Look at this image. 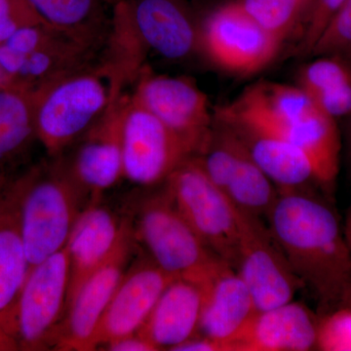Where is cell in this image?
Wrapping results in <instances>:
<instances>
[{
  "label": "cell",
  "instance_id": "7402d4cb",
  "mask_svg": "<svg viewBox=\"0 0 351 351\" xmlns=\"http://www.w3.org/2000/svg\"><path fill=\"white\" fill-rule=\"evenodd\" d=\"M250 126L282 138L304 152L313 163L325 195L329 197L334 193L341 154V138L336 119L317 108L308 117L297 121Z\"/></svg>",
  "mask_w": 351,
  "mask_h": 351
},
{
  "label": "cell",
  "instance_id": "ab89813d",
  "mask_svg": "<svg viewBox=\"0 0 351 351\" xmlns=\"http://www.w3.org/2000/svg\"><path fill=\"white\" fill-rule=\"evenodd\" d=\"M106 1L108 2V4H115L117 3V2H119L120 1V0H106Z\"/></svg>",
  "mask_w": 351,
  "mask_h": 351
},
{
  "label": "cell",
  "instance_id": "3957f363",
  "mask_svg": "<svg viewBox=\"0 0 351 351\" xmlns=\"http://www.w3.org/2000/svg\"><path fill=\"white\" fill-rule=\"evenodd\" d=\"M31 269L66 246L83 209V191L64 161L39 166L14 182Z\"/></svg>",
  "mask_w": 351,
  "mask_h": 351
},
{
  "label": "cell",
  "instance_id": "5b68a950",
  "mask_svg": "<svg viewBox=\"0 0 351 351\" xmlns=\"http://www.w3.org/2000/svg\"><path fill=\"white\" fill-rule=\"evenodd\" d=\"M163 189L196 234L217 257L237 270L239 209L191 156L163 182Z\"/></svg>",
  "mask_w": 351,
  "mask_h": 351
},
{
  "label": "cell",
  "instance_id": "484cf974",
  "mask_svg": "<svg viewBox=\"0 0 351 351\" xmlns=\"http://www.w3.org/2000/svg\"><path fill=\"white\" fill-rule=\"evenodd\" d=\"M247 15L281 43L304 14L302 0H237Z\"/></svg>",
  "mask_w": 351,
  "mask_h": 351
},
{
  "label": "cell",
  "instance_id": "9c48e42d",
  "mask_svg": "<svg viewBox=\"0 0 351 351\" xmlns=\"http://www.w3.org/2000/svg\"><path fill=\"white\" fill-rule=\"evenodd\" d=\"M191 156L174 132L127 95L122 125L123 179L145 188L163 184Z\"/></svg>",
  "mask_w": 351,
  "mask_h": 351
},
{
  "label": "cell",
  "instance_id": "e0dca14e",
  "mask_svg": "<svg viewBox=\"0 0 351 351\" xmlns=\"http://www.w3.org/2000/svg\"><path fill=\"white\" fill-rule=\"evenodd\" d=\"M214 117L237 134L253 160L274 182L278 193L317 191L318 189L325 195L311 159L294 145L243 122L216 115Z\"/></svg>",
  "mask_w": 351,
  "mask_h": 351
},
{
  "label": "cell",
  "instance_id": "8fae6325",
  "mask_svg": "<svg viewBox=\"0 0 351 351\" xmlns=\"http://www.w3.org/2000/svg\"><path fill=\"white\" fill-rule=\"evenodd\" d=\"M237 271L250 290L257 311L293 301L302 284L263 219L239 210Z\"/></svg>",
  "mask_w": 351,
  "mask_h": 351
},
{
  "label": "cell",
  "instance_id": "1f68e13d",
  "mask_svg": "<svg viewBox=\"0 0 351 351\" xmlns=\"http://www.w3.org/2000/svg\"><path fill=\"white\" fill-rule=\"evenodd\" d=\"M311 99L321 112L336 119L351 113V83L323 92Z\"/></svg>",
  "mask_w": 351,
  "mask_h": 351
},
{
  "label": "cell",
  "instance_id": "4fadbf2b",
  "mask_svg": "<svg viewBox=\"0 0 351 351\" xmlns=\"http://www.w3.org/2000/svg\"><path fill=\"white\" fill-rule=\"evenodd\" d=\"M127 95L124 89L115 93L107 110L75 143V154L66 162L76 182L92 197L123 179L122 125Z\"/></svg>",
  "mask_w": 351,
  "mask_h": 351
},
{
  "label": "cell",
  "instance_id": "f1b7e54d",
  "mask_svg": "<svg viewBox=\"0 0 351 351\" xmlns=\"http://www.w3.org/2000/svg\"><path fill=\"white\" fill-rule=\"evenodd\" d=\"M351 52V0H346L343 6L327 25L316 41L309 56L324 55L346 56Z\"/></svg>",
  "mask_w": 351,
  "mask_h": 351
},
{
  "label": "cell",
  "instance_id": "cb8c5ba5",
  "mask_svg": "<svg viewBox=\"0 0 351 351\" xmlns=\"http://www.w3.org/2000/svg\"><path fill=\"white\" fill-rule=\"evenodd\" d=\"M51 27L92 49L108 40L112 19H107L106 0H29Z\"/></svg>",
  "mask_w": 351,
  "mask_h": 351
},
{
  "label": "cell",
  "instance_id": "f35d334b",
  "mask_svg": "<svg viewBox=\"0 0 351 351\" xmlns=\"http://www.w3.org/2000/svg\"><path fill=\"white\" fill-rule=\"evenodd\" d=\"M311 1L313 0H302V5H304V13L307 12V10H308L309 6H311Z\"/></svg>",
  "mask_w": 351,
  "mask_h": 351
},
{
  "label": "cell",
  "instance_id": "2e32d148",
  "mask_svg": "<svg viewBox=\"0 0 351 351\" xmlns=\"http://www.w3.org/2000/svg\"><path fill=\"white\" fill-rule=\"evenodd\" d=\"M203 288L198 335L225 343L237 351L235 343L257 313L255 302L243 279L223 263L201 284Z\"/></svg>",
  "mask_w": 351,
  "mask_h": 351
},
{
  "label": "cell",
  "instance_id": "d590c367",
  "mask_svg": "<svg viewBox=\"0 0 351 351\" xmlns=\"http://www.w3.org/2000/svg\"><path fill=\"white\" fill-rule=\"evenodd\" d=\"M10 88H18V89H21V88L18 87L17 85L14 83L10 76L7 75L5 71L0 66V90L10 89Z\"/></svg>",
  "mask_w": 351,
  "mask_h": 351
},
{
  "label": "cell",
  "instance_id": "30bf717a",
  "mask_svg": "<svg viewBox=\"0 0 351 351\" xmlns=\"http://www.w3.org/2000/svg\"><path fill=\"white\" fill-rule=\"evenodd\" d=\"M69 285L66 246L29 270L16 314V341L22 350L52 348L64 316Z\"/></svg>",
  "mask_w": 351,
  "mask_h": 351
},
{
  "label": "cell",
  "instance_id": "4dcf8cb0",
  "mask_svg": "<svg viewBox=\"0 0 351 351\" xmlns=\"http://www.w3.org/2000/svg\"><path fill=\"white\" fill-rule=\"evenodd\" d=\"M346 0H313L306 19L300 50L304 55H309L326 29L334 16L339 10Z\"/></svg>",
  "mask_w": 351,
  "mask_h": 351
},
{
  "label": "cell",
  "instance_id": "d6986e66",
  "mask_svg": "<svg viewBox=\"0 0 351 351\" xmlns=\"http://www.w3.org/2000/svg\"><path fill=\"white\" fill-rule=\"evenodd\" d=\"M318 319L294 300L258 311L235 343L237 351H307L315 350Z\"/></svg>",
  "mask_w": 351,
  "mask_h": 351
},
{
  "label": "cell",
  "instance_id": "5bb4252c",
  "mask_svg": "<svg viewBox=\"0 0 351 351\" xmlns=\"http://www.w3.org/2000/svg\"><path fill=\"white\" fill-rule=\"evenodd\" d=\"M175 278L149 258L127 269L97 329L95 350L115 339L137 334L163 291Z\"/></svg>",
  "mask_w": 351,
  "mask_h": 351
},
{
  "label": "cell",
  "instance_id": "e575fe53",
  "mask_svg": "<svg viewBox=\"0 0 351 351\" xmlns=\"http://www.w3.org/2000/svg\"><path fill=\"white\" fill-rule=\"evenodd\" d=\"M18 346L15 341L0 330V350H17Z\"/></svg>",
  "mask_w": 351,
  "mask_h": 351
},
{
  "label": "cell",
  "instance_id": "6da1fadb",
  "mask_svg": "<svg viewBox=\"0 0 351 351\" xmlns=\"http://www.w3.org/2000/svg\"><path fill=\"white\" fill-rule=\"evenodd\" d=\"M329 198L317 191H280L267 226L318 316L351 304V250Z\"/></svg>",
  "mask_w": 351,
  "mask_h": 351
},
{
  "label": "cell",
  "instance_id": "ffe728a7",
  "mask_svg": "<svg viewBox=\"0 0 351 351\" xmlns=\"http://www.w3.org/2000/svg\"><path fill=\"white\" fill-rule=\"evenodd\" d=\"M29 270L12 186L0 196V330L16 345L18 302Z\"/></svg>",
  "mask_w": 351,
  "mask_h": 351
},
{
  "label": "cell",
  "instance_id": "d6a6232c",
  "mask_svg": "<svg viewBox=\"0 0 351 351\" xmlns=\"http://www.w3.org/2000/svg\"><path fill=\"white\" fill-rule=\"evenodd\" d=\"M106 350L110 351H157L159 350L152 341L145 339L142 335L134 334L110 341L103 346Z\"/></svg>",
  "mask_w": 351,
  "mask_h": 351
},
{
  "label": "cell",
  "instance_id": "f546056e",
  "mask_svg": "<svg viewBox=\"0 0 351 351\" xmlns=\"http://www.w3.org/2000/svg\"><path fill=\"white\" fill-rule=\"evenodd\" d=\"M39 24L48 25L29 0H0V45L20 29Z\"/></svg>",
  "mask_w": 351,
  "mask_h": 351
},
{
  "label": "cell",
  "instance_id": "836d02e7",
  "mask_svg": "<svg viewBox=\"0 0 351 351\" xmlns=\"http://www.w3.org/2000/svg\"><path fill=\"white\" fill-rule=\"evenodd\" d=\"M172 351H232L230 346L216 339L196 335L193 338L176 346Z\"/></svg>",
  "mask_w": 351,
  "mask_h": 351
},
{
  "label": "cell",
  "instance_id": "83f0119b",
  "mask_svg": "<svg viewBox=\"0 0 351 351\" xmlns=\"http://www.w3.org/2000/svg\"><path fill=\"white\" fill-rule=\"evenodd\" d=\"M315 350L351 351V304L319 316Z\"/></svg>",
  "mask_w": 351,
  "mask_h": 351
},
{
  "label": "cell",
  "instance_id": "277c9868",
  "mask_svg": "<svg viewBox=\"0 0 351 351\" xmlns=\"http://www.w3.org/2000/svg\"><path fill=\"white\" fill-rule=\"evenodd\" d=\"M133 228L152 262L176 278L203 284L225 263L196 234L164 189L143 201Z\"/></svg>",
  "mask_w": 351,
  "mask_h": 351
},
{
  "label": "cell",
  "instance_id": "8d00e7d4",
  "mask_svg": "<svg viewBox=\"0 0 351 351\" xmlns=\"http://www.w3.org/2000/svg\"><path fill=\"white\" fill-rule=\"evenodd\" d=\"M346 140H348V156L351 170V113L348 115V131H346Z\"/></svg>",
  "mask_w": 351,
  "mask_h": 351
},
{
  "label": "cell",
  "instance_id": "44dd1931",
  "mask_svg": "<svg viewBox=\"0 0 351 351\" xmlns=\"http://www.w3.org/2000/svg\"><path fill=\"white\" fill-rule=\"evenodd\" d=\"M202 302L201 284L189 279H173L138 334L159 350H173L198 334Z\"/></svg>",
  "mask_w": 351,
  "mask_h": 351
},
{
  "label": "cell",
  "instance_id": "9a60e30c",
  "mask_svg": "<svg viewBox=\"0 0 351 351\" xmlns=\"http://www.w3.org/2000/svg\"><path fill=\"white\" fill-rule=\"evenodd\" d=\"M132 25L147 51L186 59L198 51L200 23L186 0H125Z\"/></svg>",
  "mask_w": 351,
  "mask_h": 351
},
{
  "label": "cell",
  "instance_id": "ac0fdd59",
  "mask_svg": "<svg viewBox=\"0 0 351 351\" xmlns=\"http://www.w3.org/2000/svg\"><path fill=\"white\" fill-rule=\"evenodd\" d=\"M128 223L94 201L82 210L66 244L69 263L66 306L88 277L110 257Z\"/></svg>",
  "mask_w": 351,
  "mask_h": 351
},
{
  "label": "cell",
  "instance_id": "b9f144b4",
  "mask_svg": "<svg viewBox=\"0 0 351 351\" xmlns=\"http://www.w3.org/2000/svg\"><path fill=\"white\" fill-rule=\"evenodd\" d=\"M350 250H351V242H350Z\"/></svg>",
  "mask_w": 351,
  "mask_h": 351
},
{
  "label": "cell",
  "instance_id": "8992f818",
  "mask_svg": "<svg viewBox=\"0 0 351 351\" xmlns=\"http://www.w3.org/2000/svg\"><path fill=\"white\" fill-rule=\"evenodd\" d=\"M96 50L51 25H29L0 45V66L21 89L34 92L93 64Z\"/></svg>",
  "mask_w": 351,
  "mask_h": 351
},
{
  "label": "cell",
  "instance_id": "4316f807",
  "mask_svg": "<svg viewBox=\"0 0 351 351\" xmlns=\"http://www.w3.org/2000/svg\"><path fill=\"white\" fill-rule=\"evenodd\" d=\"M351 83V63L341 55H324L302 66L298 86L311 97Z\"/></svg>",
  "mask_w": 351,
  "mask_h": 351
},
{
  "label": "cell",
  "instance_id": "60d3db41",
  "mask_svg": "<svg viewBox=\"0 0 351 351\" xmlns=\"http://www.w3.org/2000/svg\"><path fill=\"white\" fill-rule=\"evenodd\" d=\"M343 57L346 58V59H348V61H350L351 63V52L350 53V54H348V55H346V56H343Z\"/></svg>",
  "mask_w": 351,
  "mask_h": 351
},
{
  "label": "cell",
  "instance_id": "7c38bea8",
  "mask_svg": "<svg viewBox=\"0 0 351 351\" xmlns=\"http://www.w3.org/2000/svg\"><path fill=\"white\" fill-rule=\"evenodd\" d=\"M135 239L133 225L129 221L121 239L110 257L88 277L69 302L63 322L53 339L54 350H95V335L110 300L128 269Z\"/></svg>",
  "mask_w": 351,
  "mask_h": 351
},
{
  "label": "cell",
  "instance_id": "603a6c76",
  "mask_svg": "<svg viewBox=\"0 0 351 351\" xmlns=\"http://www.w3.org/2000/svg\"><path fill=\"white\" fill-rule=\"evenodd\" d=\"M239 140V145L216 186L240 211L267 218L278 197V191Z\"/></svg>",
  "mask_w": 351,
  "mask_h": 351
},
{
  "label": "cell",
  "instance_id": "7a4b0ae2",
  "mask_svg": "<svg viewBox=\"0 0 351 351\" xmlns=\"http://www.w3.org/2000/svg\"><path fill=\"white\" fill-rule=\"evenodd\" d=\"M125 84L113 80L103 62L58 78L32 92L36 137L48 154L59 156L107 110Z\"/></svg>",
  "mask_w": 351,
  "mask_h": 351
},
{
  "label": "cell",
  "instance_id": "74e56055",
  "mask_svg": "<svg viewBox=\"0 0 351 351\" xmlns=\"http://www.w3.org/2000/svg\"><path fill=\"white\" fill-rule=\"evenodd\" d=\"M343 228H345V233L346 239H348V244L351 242V206L350 210H348V216H346V223L343 225Z\"/></svg>",
  "mask_w": 351,
  "mask_h": 351
},
{
  "label": "cell",
  "instance_id": "52a82bcc",
  "mask_svg": "<svg viewBox=\"0 0 351 351\" xmlns=\"http://www.w3.org/2000/svg\"><path fill=\"white\" fill-rule=\"evenodd\" d=\"M131 96L174 132L193 156L204 151L214 115L207 95L193 80L157 75L145 64L134 80Z\"/></svg>",
  "mask_w": 351,
  "mask_h": 351
},
{
  "label": "cell",
  "instance_id": "ba28073f",
  "mask_svg": "<svg viewBox=\"0 0 351 351\" xmlns=\"http://www.w3.org/2000/svg\"><path fill=\"white\" fill-rule=\"evenodd\" d=\"M281 44L237 2L217 9L200 23L198 51L230 75L250 76L263 71L276 59Z\"/></svg>",
  "mask_w": 351,
  "mask_h": 351
},
{
  "label": "cell",
  "instance_id": "d4e9b609",
  "mask_svg": "<svg viewBox=\"0 0 351 351\" xmlns=\"http://www.w3.org/2000/svg\"><path fill=\"white\" fill-rule=\"evenodd\" d=\"M38 141L32 92L0 90V167L13 162Z\"/></svg>",
  "mask_w": 351,
  "mask_h": 351
}]
</instances>
